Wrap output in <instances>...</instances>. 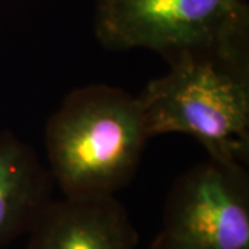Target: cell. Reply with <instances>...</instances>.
<instances>
[{
	"instance_id": "7a4b0ae2",
	"label": "cell",
	"mask_w": 249,
	"mask_h": 249,
	"mask_svg": "<svg viewBox=\"0 0 249 249\" xmlns=\"http://www.w3.org/2000/svg\"><path fill=\"white\" fill-rule=\"evenodd\" d=\"M148 137L188 134L209 160L248 165L249 67L184 57L136 96Z\"/></svg>"
},
{
	"instance_id": "3957f363",
	"label": "cell",
	"mask_w": 249,
	"mask_h": 249,
	"mask_svg": "<svg viewBox=\"0 0 249 249\" xmlns=\"http://www.w3.org/2000/svg\"><path fill=\"white\" fill-rule=\"evenodd\" d=\"M94 32L112 52L249 67V0H94Z\"/></svg>"
},
{
	"instance_id": "277c9868",
	"label": "cell",
	"mask_w": 249,
	"mask_h": 249,
	"mask_svg": "<svg viewBox=\"0 0 249 249\" xmlns=\"http://www.w3.org/2000/svg\"><path fill=\"white\" fill-rule=\"evenodd\" d=\"M151 249H249L247 165L208 158L181 173Z\"/></svg>"
},
{
	"instance_id": "5b68a950",
	"label": "cell",
	"mask_w": 249,
	"mask_h": 249,
	"mask_svg": "<svg viewBox=\"0 0 249 249\" xmlns=\"http://www.w3.org/2000/svg\"><path fill=\"white\" fill-rule=\"evenodd\" d=\"M137 232L115 196L53 199L28 231L27 249H136Z\"/></svg>"
},
{
	"instance_id": "6da1fadb",
	"label": "cell",
	"mask_w": 249,
	"mask_h": 249,
	"mask_svg": "<svg viewBox=\"0 0 249 249\" xmlns=\"http://www.w3.org/2000/svg\"><path fill=\"white\" fill-rule=\"evenodd\" d=\"M150 140L137 97L93 83L72 90L45 127L47 169L64 198L115 196Z\"/></svg>"
},
{
	"instance_id": "8992f818",
	"label": "cell",
	"mask_w": 249,
	"mask_h": 249,
	"mask_svg": "<svg viewBox=\"0 0 249 249\" xmlns=\"http://www.w3.org/2000/svg\"><path fill=\"white\" fill-rule=\"evenodd\" d=\"M54 181L36 151L13 132L0 133V249L28 234L53 201Z\"/></svg>"
}]
</instances>
